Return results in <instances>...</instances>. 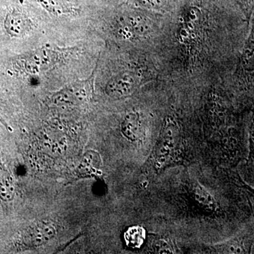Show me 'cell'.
Returning <instances> with one entry per match:
<instances>
[{
	"mask_svg": "<svg viewBox=\"0 0 254 254\" xmlns=\"http://www.w3.org/2000/svg\"><path fill=\"white\" fill-rule=\"evenodd\" d=\"M55 222L43 220L31 225L22 235L23 245L28 247H38L46 244L57 233Z\"/></svg>",
	"mask_w": 254,
	"mask_h": 254,
	"instance_id": "7a4b0ae2",
	"label": "cell"
},
{
	"mask_svg": "<svg viewBox=\"0 0 254 254\" xmlns=\"http://www.w3.org/2000/svg\"><path fill=\"white\" fill-rule=\"evenodd\" d=\"M138 81L132 73H124L112 78L106 86V93L113 98H120L131 94L136 89Z\"/></svg>",
	"mask_w": 254,
	"mask_h": 254,
	"instance_id": "277c9868",
	"label": "cell"
},
{
	"mask_svg": "<svg viewBox=\"0 0 254 254\" xmlns=\"http://www.w3.org/2000/svg\"><path fill=\"white\" fill-rule=\"evenodd\" d=\"M242 65L245 70L252 71L254 70V24L250 38L246 43L241 58Z\"/></svg>",
	"mask_w": 254,
	"mask_h": 254,
	"instance_id": "ba28073f",
	"label": "cell"
},
{
	"mask_svg": "<svg viewBox=\"0 0 254 254\" xmlns=\"http://www.w3.org/2000/svg\"><path fill=\"white\" fill-rule=\"evenodd\" d=\"M4 28L9 36L21 38L33 29V23L21 10L12 8L8 11L4 19Z\"/></svg>",
	"mask_w": 254,
	"mask_h": 254,
	"instance_id": "3957f363",
	"label": "cell"
},
{
	"mask_svg": "<svg viewBox=\"0 0 254 254\" xmlns=\"http://www.w3.org/2000/svg\"><path fill=\"white\" fill-rule=\"evenodd\" d=\"M145 240V231L141 227H130L125 233L127 245L132 248H138L143 245Z\"/></svg>",
	"mask_w": 254,
	"mask_h": 254,
	"instance_id": "9c48e42d",
	"label": "cell"
},
{
	"mask_svg": "<svg viewBox=\"0 0 254 254\" xmlns=\"http://www.w3.org/2000/svg\"><path fill=\"white\" fill-rule=\"evenodd\" d=\"M139 131L138 119L134 114L127 116L123 124V131L124 134L129 139H136Z\"/></svg>",
	"mask_w": 254,
	"mask_h": 254,
	"instance_id": "30bf717a",
	"label": "cell"
},
{
	"mask_svg": "<svg viewBox=\"0 0 254 254\" xmlns=\"http://www.w3.org/2000/svg\"><path fill=\"white\" fill-rule=\"evenodd\" d=\"M58 58V53L55 50L42 48L25 60V67L30 72H40L55 64Z\"/></svg>",
	"mask_w": 254,
	"mask_h": 254,
	"instance_id": "5b68a950",
	"label": "cell"
},
{
	"mask_svg": "<svg viewBox=\"0 0 254 254\" xmlns=\"http://www.w3.org/2000/svg\"><path fill=\"white\" fill-rule=\"evenodd\" d=\"M15 191L12 175L3 164L0 163V199L6 203L12 201Z\"/></svg>",
	"mask_w": 254,
	"mask_h": 254,
	"instance_id": "8992f818",
	"label": "cell"
},
{
	"mask_svg": "<svg viewBox=\"0 0 254 254\" xmlns=\"http://www.w3.org/2000/svg\"><path fill=\"white\" fill-rule=\"evenodd\" d=\"M37 1L45 9L55 16L73 14L78 11L77 9L66 4L63 0H37Z\"/></svg>",
	"mask_w": 254,
	"mask_h": 254,
	"instance_id": "52a82bcc",
	"label": "cell"
},
{
	"mask_svg": "<svg viewBox=\"0 0 254 254\" xmlns=\"http://www.w3.org/2000/svg\"><path fill=\"white\" fill-rule=\"evenodd\" d=\"M95 72L96 70H94L91 77L68 85L56 92L52 95V102L57 105H75L89 99L94 91Z\"/></svg>",
	"mask_w": 254,
	"mask_h": 254,
	"instance_id": "6da1fadb",
	"label": "cell"
},
{
	"mask_svg": "<svg viewBox=\"0 0 254 254\" xmlns=\"http://www.w3.org/2000/svg\"><path fill=\"white\" fill-rule=\"evenodd\" d=\"M0 123L2 124V125H4V126L5 127H6V128H7V129L9 130V131H11V128H10V127H9V125H8L7 124L5 123L4 120H3L2 119H1V118H0Z\"/></svg>",
	"mask_w": 254,
	"mask_h": 254,
	"instance_id": "8fae6325",
	"label": "cell"
}]
</instances>
